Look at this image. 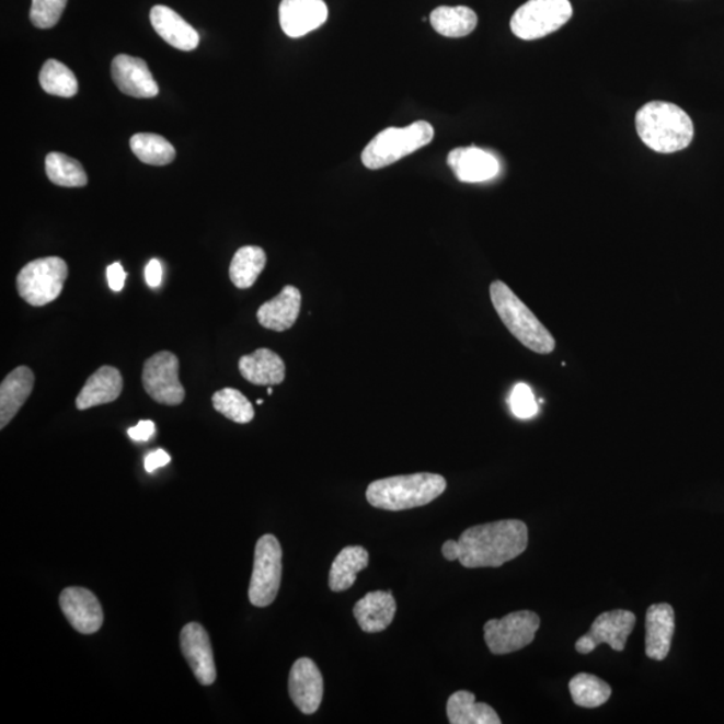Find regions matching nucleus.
Segmentation results:
<instances>
[{
	"label": "nucleus",
	"instance_id": "f257e3e1",
	"mask_svg": "<svg viewBox=\"0 0 724 724\" xmlns=\"http://www.w3.org/2000/svg\"><path fill=\"white\" fill-rule=\"evenodd\" d=\"M458 542L459 562L464 567H501L528 549L529 530L522 520H498L472 526Z\"/></svg>",
	"mask_w": 724,
	"mask_h": 724
},
{
	"label": "nucleus",
	"instance_id": "f03ea898",
	"mask_svg": "<svg viewBox=\"0 0 724 724\" xmlns=\"http://www.w3.org/2000/svg\"><path fill=\"white\" fill-rule=\"evenodd\" d=\"M636 129L645 146L659 153L683 151L693 139L691 117L678 105L663 101H652L639 110Z\"/></svg>",
	"mask_w": 724,
	"mask_h": 724
},
{
	"label": "nucleus",
	"instance_id": "7ed1b4c3",
	"mask_svg": "<svg viewBox=\"0 0 724 724\" xmlns=\"http://www.w3.org/2000/svg\"><path fill=\"white\" fill-rule=\"evenodd\" d=\"M445 476L418 472V474L380 479L369 484L367 499L381 510L401 512L422 507L439 498L446 492Z\"/></svg>",
	"mask_w": 724,
	"mask_h": 724
},
{
	"label": "nucleus",
	"instance_id": "20e7f679",
	"mask_svg": "<svg viewBox=\"0 0 724 724\" xmlns=\"http://www.w3.org/2000/svg\"><path fill=\"white\" fill-rule=\"evenodd\" d=\"M490 297L508 332L526 348L538 355H550L555 349V340L537 319L532 311L520 301L514 291L502 280L490 286Z\"/></svg>",
	"mask_w": 724,
	"mask_h": 724
},
{
	"label": "nucleus",
	"instance_id": "39448f33",
	"mask_svg": "<svg viewBox=\"0 0 724 724\" xmlns=\"http://www.w3.org/2000/svg\"><path fill=\"white\" fill-rule=\"evenodd\" d=\"M434 136L433 125L427 122H416L405 128H388L365 147L363 163L368 170L386 169L428 146Z\"/></svg>",
	"mask_w": 724,
	"mask_h": 724
},
{
	"label": "nucleus",
	"instance_id": "423d86ee",
	"mask_svg": "<svg viewBox=\"0 0 724 724\" xmlns=\"http://www.w3.org/2000/svg\"><path fill=\"white\" fill-rule=\"evenodd\" d=\"M68 275V265L59 256L35 260L18 274L16 289L32 307H45L61 296Z\"/></svg>",
	"mask_w": 724,
	"mask_h": 724
},
{
	"label": "nucleus",
	"instance_id": "0eeeda50",
	"mask_svg": "<svg viewBox=\"0 0 724 724\" xmlns=\"http://www.w3.org/2000/svg\"><path fill=\"white\" fill-rule=\"evenodd\" d=\"M572 15L570 0H529L514 13L510 27L518 38L535 41L560 30Z\"/></svg>",
	"mask_w": 724,
	"mask_h": 724
},
{
	"label": "nucleus",
	"instance_id": "6e6552de",
	"mask_svg": "<svg viewBox=\"0 0 724 724\" xmlns=\"http://www.w3.org/2000/svg\"><path fill=\"white\" fill-rule=\"evenodd\" d=\"M283 579V548L272 535L260 538L255 547L249 597L254 607L265 608L277 598Z\"/></svg>",
	"mask_w": 724,
	"mask_h": 724
},
{
	"label": "nucleus",
	"instance_id": "1a4fd4ad",
	"mask_svg": "<svg viewBox=\"0 0 724 724\" xmlns=\"http://www.w3.org/2000/svg\"><path fill=\"white\" fill-rule=\"evenodd\" d=\"M540 616L530 610H518L501 620L484 625V640L494 655H507L528 647L540 630Z\"/></svg>",
	"mask_w": 724,
	"mask_h": 724
},
{
	"label": "nucleus",
	"instance_id": "9d476101",
	"mask_svg": "<svg viewBox=\"0 0 724 724\" xmlns=\"http://www.w3.org/2000/svg\"><path fill=\"white\" fill-rule=\"evenodd\" d=\"M142 387L156 403L181 405L185 389L179 380V358L169 350L149 357L143 363Z\"/></svg>",
	"mask_w": 724,
	"mask_h": 724
},
{
	"label": "nucleus",
	"instance_id": "9b49d317",
	"mask_svg": "<svg viewBox=\"0 0 724 724\" xmlns=\"http://www.w3.org/2000/svg\"><path fill=\"white\" fill-rule=\"evenodd\" d=\"M634 625L636 616L631 610L616 609L602 613L591 624L589 632L577 640L576 651L588 655L601 644H608L613 651H624Z\"/></svg>",
	"mask_w": 724,
	"mask_h": 724
},
{
	"label": "nucleus",
	"instance_id": "f8f14e48",
	"mask_svg": "<svg viewBox=\"0 0 724 724\" xmlns=\"http://www.w3.org/2000/svg\"><path fill=\"white\" fill-rule=\"evenodd\" d=\"M289 693L292 703L303 714H314L324 698V678L315 663L301 657L292 664L289 676Z\"/></svg>",
	"mask_w": 724,
	"mask_h": 724
},
{
	"label": "nucleus",
	"instance_id": "ddd939ff",
	"mask_svg": "<svg viewBox=\"0 0 724 724\" xmlns=\"http://www.w3.org/2000/svg\"><path fill=\"white\" fill-rule=\"evenodd\" d=\"M181 648L196 680L203 686L214 685L217 680V667H215L211 642L199 622H189L183 628Z\"/></svg>",
	"mask_w": 724,
	"mask_h": 724
},
{
	"label": "nucleus",
	"instance_id": "4468645a",
	"mask_svg": "<svg viewBox=\"0 0 724 724\" xmlns=\"http://www.w3.org/2000/svg\"><path fill=\"white\" fill-rule=\"evenodd\" d=\"M65 618L77 632L92 634L104 624L103 607L91 590L85 588H66L59 596Z\"/></svg>",
	"mask_w": 724,
	"mask_h": 724
},
{
	"label": "nucleus",
	"instance_id": "2eb2a0df",
	"mask_svg": "<svg viewBox=\"0 0 724 724\" xmlns=\"http://www.w3.org/2000/svg\"><path fill=\"white\" fill-rule=\"evenodd\" d=\"M329 11L324 0H283L279 22L290 38H301L324 25Z\"/></svg>",
	"mask_w": 724,
	"mask_h": 724
},
{
	"label": "nucleus",
	"instance_id": "dca6fc26",
	"mask_svg": "<svg viewBox=\"0 0 724 724\" xmlns=\"http://www.w3.org/2000/svg\"><path fill=\"white\" fill-rule=\"evenodd\" d=\"M112 77L119 91L136 99H152L159 94L158 82L143 59L119 54L112 62Z\"/></svg>",
	"mask_w": 724,
	"mask_h": 724
},
{
	"label": "nucleus",
	"instance_id": "f3484780",
	"mask_svg": "<svg viewBox=\"0 0 724 724\" xmlns=\"http://www.w3.org/2000/svg\"><path fill=\"white\" fill-rule=\"evenodd\" d=\"M675 633V610L669 604H654L645 616V655L652 660L667 659Z\"/></svg>",
	"mask_w": 724,
	"mask_h": 724
},
{
	"label": "nucleus",
	"instance_id": "a211bd4d",
	"mask_svg": "<svg viewBox=\"0 0 724 724\" xmlns=\"http://www.w3.org/2000/svg\"><path fill=\"white\" fill-rule=\"evenodd\" d=\"M447 163L463 183H482L498 175L499 161L492 153L476 147L457 148L448 154Z\"/></svg>",
	"mask_w": 724,
	"mask_h": 724
},
{
	"label": "nucleus",
	"instance_id": "6ab92c4d",
	"mask_svg": "<svg viewBox=\"0 0 724 724\" xmlns=\"http://www.w3.org/2000/svg\"><path fill=\"white\" fill-rule=\"evenodd\" d=\"M301 291L295 286H285L277 297L262 304L256 319L268 331H289L301 313Z\"/></svg>",
	"mask_w": 724,
	"mask_h": 724
},
{
	"label": "nucleus",
	"instance_id": "aec40b11",
	"mask_svg": "<svg viewBox=\"0 0 724 724\" xmlns=\"http://www.w3.org/2000/svg\"><path fill=\"white\" fill-rule=\"evenodd\" d=\"M149 16H151L154 32L175 49L193 51L199 46V33L188 22H185L176 11L159 4L154 5Z\"/></svg>",
	"mask_w": 724,
	"mask_h": 724
},
{
	"label": "nucleus",
	"instance_id": "412c9836",
	"mask_svg": "<svg viewBox=\"0 0 724 724\" xmlns=\"http://www.w3.org/2000/svg\"><path fill=\"white\" fill-rule=\"evenodd\" d=\"M124 388V380L119 370L111 365H104L89 377L85 386L78 393L76 405L80 411L93 406L113 403L119 398Z\"/></svg>",
	"mask_w": 724,
	"mask_h": 724
},
{
	"label": "nucleus",
	"instance_id": "4be33fe9",
	"mask_svg": "<svg viewBox=\"0 0 724 724\" xmlns=\"http://www.w3.org/2000/svg\"><path fill=\"white\" fill-rule=\"evenodd\" d=\"M35 384V376L28 367H18L5 376L0 384V428H5L25 405Z\"/></svg>",
	"mask_w": 724,
	"mask_h": 724
},
{
	"label": "nucleus",
	"instance_id": "5701e85b",
	"mask_svg": "<svg viewBox=\"0 0 724 724\" xmlns=\"http://www.w3.org/2000/svg\"><path fill=\"white\" fill-rule=\"evenodd\" d=\"M353 614L364 632L386 631L397 614V601L391 591H370L357 601Z\"/></svg>",
	"mask_w": 724,
	"mask_h": 724
},
{
	"label": "nucleus",
	"instance_id": "b1692460",
	"mask_svg": "<svg viewBox=\"0 0 724 724\" xmlns=\"http://www.w3.org/2000/svg\"><path fill=\"white\" fill-rule=\"evenodd\" d=\"M239 372L251 384L272 387L283 384L286 365L277 353L262 348L239 360Z\"/></svg>",
	"mask_w": 724,
	"mask_h": 724
},
{
	"label": "nucleus",
	"instance_id": "393cba45",
	"mask_svg": "<svg viewBox=\"0 0 724 724\" xmlns=\"http://www.w3.org/2000/svg\"><path fill=\"white\" fill-rule=\"evenodd\" d=\"M447 716L451 724H501L496 711L486 703H476L474 693L458 691L447 702Z\"/></svg>",
	"mask_w": 724,
	"mask_h": 724
},
{
	"label": "nucleus",
	"instance_id": "a878e982",
	"mask_svg": "<svg viewBox=\"0 0 724 724\" xmlns=\"http://www.w3.org/2000/svg\"><path fill=\"white\" fill-rule=\"evenodd\" d=\"M369 564V553L363 547H346L334 559L329 573V588L344 591L356 583L357 574Z\"/></svg>",
	"mask_w": 724,
	"mask_h": 724
},
{
	"label": "nucleus",
	"instance_id": "bb28decb",
	"mask_svg": "<svg viewBox=\"0 0 724 724\" xmlns=\"http://www.w3.org/2000/svg\"><path fill=\"white\" fill-rule=\"evenodd\" d=\"M429 21L435 32L447 38L466 37L474 32L478 25L475 11L466 5H440L430 13Z\"/></svg>",
	"mask_w": 724,
	"mask_h": 724
},
{
	"label": "nucleus",
	"instance_id": "cd10ccee",
	"mask_svg": "<svg viewBox=\"0 0 724 724\" xmlns=\"http://www.w3.org/2000/svg\"><path fill=\"white\" fill-rule=\"evenodd\" d=\"M267 256L258 246H244L233 255L230 265V279L238 289H250L265 271Z\"/></svg>",
	"mask_w": 724,
	"mask_h": 724
},
{
	"label": "nucleus",
	"instance_id": "c85d7f7f",
	"mask_svg": "<svg viewBox=\"0 0 724 724\" xmlns=\"http://www.w3.org/2000/svg\"><path fill=\"white\" fill-rule=\"evenodd\" d=\"M570 691L573 702L584 709L600 708L612 696V688L607 681L585 673L574 676L570 681Z\"/></svg>",
	"mask_w": 724,
	"mask_h": 724
},
{
	"label": "nucleus",
	"instance_id": "c756f323",
	"mask_svg": "<svg viewBox=\"0 0 724 724\" xmlns=\"http://www.w3.org/2000/svg\"><path fill=\"white\" fill-rule=\"evenodd\" d=\"M46 175L59 187H85L88 184V175L80 161L59 152L46 156Z\"/></svg>",
	"mask_w": 724,
	"mask_h": 724
},
{
	"label": "nucleus",
	"instance_id": "7c9ffc66",
	"mask_svg": "<svg viewBox=\"0 0 724 724\" xmlns=\"http://www.w3.org/2000/svg\"><path fill=\"white\" fill-rule=\"evenodd\" d=\"M131 152L149 165H166L176 158L175 148L163 136L137 134L130 139Z\"/></svg>",
	"mask_w": 724,
	"mask_h": 724
},
{
	"label": "nucleus",
	"instance_id": "2f4dec72",
	"mask_svg": "<svg viewBox=\"0 0 724 724\" xmlns=\"http://www.w3.org/2000/svg\"><path fill=\"white\" fill-rule=\"evenodd\" d=\"M39 83L47 94L58 97L70 99L78 92V81L73 71L57 59H47L42 66Z\"/></svg>",
	"mask_w": 724,
	"mask_h": 724
},
{
	"label": "nucleus",
	"instance_id": "473e14b6",
	"mask_svg": "<svg viewBox=\"0 0 724 724\" xmlns=\"http://www.w3.org/2000/svg\"><path fill=\"white\" fill-rule=\"evenodd\" d=\"M212 405L215 411H218L220 415L238 424L253 422L255 416L254 405L238 389H220L212 397Z\"/></svg>",
	"mask_w": 724,
	"mask_h": 724
},
{
	"label": "nucleus",
	"instance_id": "72a5a7b5",
	"mask_svg": "<svg viewBox=\"0 0 724 724\" xmlns=\"http://www.w3.org/2000/svg\"><path fill=\"white\" fill-rule=\"evenodd\" d=\"M68 0H32L30 21L38 28H51L64 14Z\"/></svg>",
	"mask_w": 724,
	"mask_h": 724
},
{
	"label": "nucleus",
	"instance_id": "f704fd0d",
	"mask_svg": "<svg viewBox=\"0 0 724 724\" xmlns=\"http://www.w3.org/2000/svg\"><path fill=\"white\" fill-rule=\"evenodd\" d=\"M513 414L519 418H530L538 412V404L532 394L531 388L525 382H519L514 387L510 400Z\"/></svg>",
	"mask_w": 724,
	"mask_h": 724
},
{
	"label": "nucleus",
	"instance_id": "c9c22d12",
	"mask_svg": "<svg viewBox=\"0 0 724 724\" xmlns=\"http://www.w3.org/2000/svg\"><path fill=\"white\" fill-rule=\"evenodd\" d=\"M127 273L124 272L122 263H113V265L107 266L106 277L107 283L113 291H122L124 289L125 279H127Z\"/></svg>",
	"mask_w": 724,
	"mask_h": 724
},
{
	"label": "nucleus",
	"instance_id": "e433bc0d",
	"mask_svg": "<svg viewBox=\"0 0 724 724\" xmlns=\"http://www.w3.org/2000/svg\"><path fill=\"white\" fill-rule=\"evenodd\" d=\"M156 433L154 423L151 421H141L136 427L128 429V435L135 441H148Z\"/></svg>",
	"mask_w": 724,
	"mask_h": 724
},
{
	"label": "nucleus",
	"instance_id": "4c0bfd02",
	"mask_svg": "<svg viewBox=\"0 0 724 724\" xmlns=\"http://www.w3.org/2000/svg\"><path fill=\"white\" fill-rule=\"evenodd\" d=\"M171 462V457L164 450H156L151 453H148L146 460H143V467L148 472H153L154 470L160 469Z\"/></svg>",
	"mask_w": 724,
	"mask_h": 724
},
{
	"label": "nucleus",
	"instance_id": "58836bf2",
	"mask_svg": "<svg viewBox=\"0 0 724 724\" xmlns=\"http://www.w3.org/2000/svg\"><path fill=\"white\" fill-rule=\"evenodd\" d=\"M163 278V267L158 260H152L146 268V280L149 287H158Z\"/></svg>",
	"mask_w": 724,
	"mask_h": 724
},
{
	"label": "nucleus",
	"instance_id": "ea45409f",
	"mask_svg": "<svg viewBox=\"0 0 724 724\" xmlns=\"http://www.w3.org/2000/svg\"><path fill=\"white\" fill-rule=\"evenodd\" d=\"M441 552L443 555H445V559L448 561L459 560V542L453 540L445 542V544H443Z\"/></svg>",
	"mask_w": 724,
	"mask_h": 724
},
{
	"label": "nucleus",
	"instance_id": "a19ab883",
	"mask_svg": "<svg viewBox=\"0 0 724 724\" xmlns=\"http://www.w3.org/2000/svg\"><path fill=\"white\" fill-rule=\"evenodd\" d=\"M267 393H268V394H272V393H273V388H272V387H268V389H267Z\"/></svg>",
	"mask_w": 724,
	"mask_h": 724
},
{
	"label": "nucleus",
	"instance_id": "79ce46f5",
	"mask_svg": "<svg viewBox=\"0 0 724 724\" xmlns=\"http://www.w3.org/2000/svg\"><path fill=\"white\" fill-rule=\"evenodd\" d=\"M256 404H260V405L263 404V400L260 399L258 401H256Z\"/></svg>",
	"mask_w": 724,
	"mask_h": 724
}]
</instances>
